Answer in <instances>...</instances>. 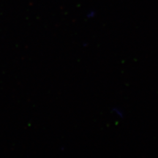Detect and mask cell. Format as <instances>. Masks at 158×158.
Returning <instances> with one entry per match:
<instances>
[{
  "label": "cell",
  "instance_id": "6da1fadb",
  "mask_svg": "<svg viewBox=\"0 0 158 158\" xmlns=\"http://www.w3.org/2000/svg\"><path fill=\"white\" fill-rule=\"evenodd\" d=\"M115 113L117 114V116H120V117H122V116H123V113H122V111H121V110L116 109V111H115Z\"/></svg>",
  "mask_w": 158,
  "mask_h": 158
}]
</instances>
